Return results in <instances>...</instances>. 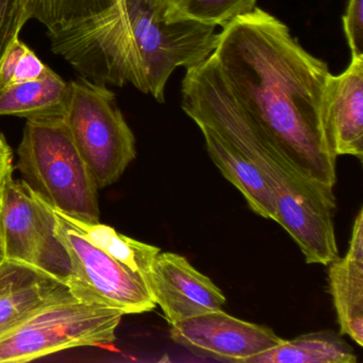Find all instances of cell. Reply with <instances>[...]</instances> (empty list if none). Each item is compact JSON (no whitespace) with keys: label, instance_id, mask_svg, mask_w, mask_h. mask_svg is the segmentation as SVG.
Returning a JSON list of instances; mask_svg holds the SVG:
<instances>
[{"label":"cell","instance_id":"cell-25","mask_svg":"<svg viewBox=\"0 0 363 363\" xmlns=\"http://www.w3.org/2000/svg\"><path fill=\"white\" fill-rule=\"evenodd\" d=\"M0 252H1V247H0Z\"/></svg>","mask_w":363,"mask_h":363},{"label":"cell","instance_id":"cell-8","mask_svg":"<svg viewBox=\"0 0 363 363\" xmlns=\"http://www.w3.org/2000/svg\"><path fill=\"white\" fill-rule=\"evenodd\" d=\"M54 211L56 235L71 262L65 284L76 298L114 308L124 314L145 313L156 308L139 276L97 247L65 214Z\"/></svg>","mask_w":363,"mask_h":363},{"label":"cell","instance_id":"cell-20","mask_svg":"<svg viewBox=\"0 0 363 363\" xmlns=\"http://www.w3.org/2000/svg\"><path fill=\"white\" fill-rule=\"evenodd\" d=\"M48 69V65L18 37L0 62V88L38 79Z\"/></svg>","mask_w":363,"mask_h":363},{"label":"cell","instance_id":"cell-10","mask_svg":"<svg viewBox=\"0 0 363 363\" xmlns=\"http://www.w3.org/2000/svg\"><path fill=\"white\" fill-rule=\"evenodd\" d=\"M150 293L169 324L220 310L226 297L184 257L159 252L150 272Z\"/></svg>","mask_w":363,"mask_h":363},{"label":"cell","instance_id":"cell-7","mask_svg":"<svg viewBox=\"0 0 363 363\" xmlns=\"http://www.w3.org/2000/svg\"><path fill=\"white\" fill-rule=\"evenodd\" d=\"M0 258L18 261L67 282L71 262L56 235V216L24 180L9 176L0 194Z\"/></svg>","mask_w":363,"mask_h":363},{"label":"cell","instance_id":"cell-21","mask_svg":"<svg viewBox=\"0 0 363 363\" xmlns=\"http://www.w3.org/2000/svg\"><path fill=\"white\" fill-rule=\"evenodd\" d=\"M25 3L26 0H0V62L10 44L28 22Z\"/></svg>","mask_w":363,"mask_h":363},{"label":"cell","instance_id":"cell-4","mask_svg":"<svg viewBox=\"0 0 363 363\" xmlns=\"http://www.w3.org/2000/svg\"><path fill=\"white\" fill-rule=\"evenodd\" d=\"M147 94L164 103L165 86L178 67L205 62L216 50L218 27L186 18H172L163 0H125Z\"/></svg>","mask_w":363,"mask_h":363},{"label":"cell","instance_id":"cell-3","mask_svg":"<svg viewBox=\"0 0 363 363\" xmlns=\"http://www.w3.org/2000/svg\"><path fill=\"white\" fill-rule=\"evenodd\" d=\"M23 180L48 205L82 222H99V188L63 116L27 121L18 150Z\"/></svg>","mask_w":363,"mask_h":363},{"label":"cell","instance_id":"cell-16","mask_svg":"<svg viewBox=\"0 0 363 363\" xmlns=\"http://www.w3.org/2000/svg\"><path fill=\"white\" fill-rule=\"evenodd\" d=\"M352 348L329 330L306 333L257 354L247 363H356Z\"/></svg>","mask_w":363,"mask_h":363},{"label":"cell","instance_id":"cell-15","mask_svg":"<svg viewBox=\"0 0 363 363\" xmlns=\"http://www.w3.org/2000/svg\"><path fill=\"white\" fill-rule=\"evenodd\" d=\"M69 82L48 67L38 79L0 88V116L27 121L65 116Z\"/></svg>","mask_w":363,"mask_h":363},{"label":"cell","instance_id":"cell-12","mask_svg":"<svg viewBox=\"0 0 363 363\" xmlns=\"http://www.w3.org/2000/svg\"><path fill=\"white\" fill-rule=\"evenodd\" d=\"M71 292L65 281L31 265L0 258V337L42 306Z\"/></svg>","mask_w":363,"mask_h":363},{"label":"cell","instance_id":"cell-24","mask_svg":"<svg viewBox=\"0 0 363 363\" xmlns=\"http://www.w3.org/2000/svg\"><path fill=\"white\" fill-rule=\"evenodd\" d=\"M163 1H164L167 7L169 8V11H171V10H173L174 8L177 7L180 3H182L184 0H163Z\"/></svg>","mask_w":363,"mask_h":363},{"label":"cell","instance_id":"cell-22","mask_svg":"<svg viewBox=\"0 0 363 363\" xmlns=\"http://www.w3.org/2000/svg\"><path fill=\"white\" fill-rule=\"evenodd\" d=\"M343 29L352 57L363 58V0H348Z\"/></svg>","mask_w":363,"mask_h":363},{"label":"cell","instance_id":"cell-19","mask_svg":"<svg viewBox=\"0 0 363 363\" xmlns=\"http://www.w3.org/2000/svg\"><path fill=\"white\" fill-rule=\"evenodd\" d=\"M256 3L257 0H184L169 11V16L224 28L254 11Z\"/></svg>","mask_w":363,"mask_h":363},{"label":"cell","instance_id":"cell-5","mask_svg":"<svg viewBox=\"0 0 363 363\" xmlns=\"http://www.w3.org/2000/svg\"><path fill=\"white\" fill-rule=\"evenodd\" d=\"M124 315L67 293L0 337V363L28 362L69 348L113 343Z\"/></svg>","mask_w":363,"mask_h":363},{"label":"cell","instance_id":"cell-13","mask_svg":"<svg viewBox=\"0 0 363 363\" xmlns=\"http://www.w3.org/2000/svg\"><path fill=\"white\" fill-rule=\"evenodd\" d=\"M329 292L340 333L363 346V210H359L347 254L329 263Z\"/></svg>","mask_w":363,"mask_h":363},{"label":"cell","instance_id":"cell-2","mask_svg":"<svg viewBox=\"0 0 363 363\" xmlns=\"http://www.w3.org/2000/svg\"><path fill=\"white\" fill-rule=\"evenodd\" d=\"M182 110L239 148L262 174L275 199L277 220L309 264L337 258L335 199L308 179L246 113L213 58L188 69L182 80Z\"/></svg>","mask_w":363,"mask_h":363},{"label":"cell","instance_id":"cell-23","mask_svg":"<svg viewBox=\"0 0 363 363\" xmlns=\"http://www.w3.org/2000/svg\"><path fill=\"white\" fill-rule=\"evenodd\" d=\"M13 172V152L8 144L5 135L0 133V194L4 184Z\"/></svg>","mask_w":363,"mask_h":363},{"label":"cell","instance_id":"cell-9","mask_svg":"<svg viewBox=\"0 0 363 363\" xmlns=\"http://www.w3.org/2000/svg\"><path fill=\"white\" fill-rule=\"evenodd\" d=\"M169 337L191 352L237 363H247L284 340L269 327L240 320L222 309L171 324Z\"/></svg>","mask_w":363,"mask_h":363},{"label":"cell","instance_id":"cell-6","mask_svg":"<svg viewBox=\"0 0 363 363\" xmlns=\"http://www.w3.org/2000/svg\"><path fill=\"white\" fill-rule=\"evenodd\" d=\"M69 86L65 124L97 188H107L137 156L135 135L107 86L84 77Z\"/></svg>","mask_w":363,"mask_h":363},{"label":"cell","instance_id":"cell-17","mask_svg":"<svg viewBox=\"0 0 363 363\" xmlns=\"http://www.w3.org/2000/svg\"><path fill=\"white\" fill-rule=\"evenodd\" d=\"M65 216L97 247L139 276L150 292V272L155 258L160 252L158 247L131 239L108 225Z\"/></svg>","mask_w":363,"mask_h":363},{"label":"cell","instance_id":"cell-14","mask_svg":"<svg viewBox=\"0 0 363 363\" xmlns=\"http://www.w3.org/2000/svg\"><path fill=\"white\" fill-rule=\"evenodd\" d=\"M197 126L203 133L210 158L222 175L240 191L255 213L276 222L275 199L256 165L239 148L207 125Z\"/></svg>","mask_w":363,"mask_h":363},{"label":"cell","instance_id":"cell-11","mask_svg":"<svg viewBox=\"0 0 363 363\" xmlns=\"http://www.w3.org/2000/svg\"><path fill=\"white\" fill-rule=\"evenodd\" d=\"M325 122L335 157H363V58L352 57L347 69L327 80Z\"/></svg>","mask_w":363,"mask_h":363},{"label":"cell","instance_id":"cell-18","mask_svg":"<svg viewBox=\"0 0 363 363\" xmlns=\"http://www.w3.org/2000/svg\"><path fill=\"white\" fill-rule=\"evenodd\" d=\"M125 9V0H26L25 13L39 21L48 33Z\"/></svg>","mask_w":363,"mask_h":363},{"label":"cell","instance_id":"cell-1","mask_svg":"<svg viewBox=\"0 0 363 363\" xmlns=\"http://www.w3.org/2000/svg\"><path fill=\"white\" fill-rule=\"evenodd\" d=\"M212 56L255 124L295 169L333 192L337 157L325 122L327 63L258 8L222 28Z\"/></svg>","mask_w":363,"mask_h":363}]
</instances>
